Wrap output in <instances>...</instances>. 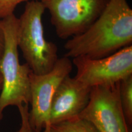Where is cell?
I'll return each instance as SVG.
<instances>
[{
    "instance_id": "cell-14",
    "label": "cell",
    "mask_w": 132,
    "mask_h": 132,
    "mask_svg": "<svg viewBox=\"0 0 132 132\" xmlns=\"http://www.w3.org/2000/svg\"><path fill=\"white\" fill-rule=\"evenodd\" d=\"M2 84H3L2 76H1V73H0V90H1V88H2Z\"/></svg>"
},
{
    "instance_id": "cell-4",
    "label": "cell",
    "mask_w": 132,
    "mask_h": 132,
    "mask_svg": "<svg viewBox=\"0 0 132 132\" xmlns=\"http://www.w3.org/2000/svg\"><path fill=\"white\" fill-rule=\"evenodd\" d=\"M48 11L57 37L68 39L89 28L109 0H39Z\"/></svg>"
},
{
    "instance_id": "cell-9",
    "label": "cell",
    "mask_w": 132,
    "mask_h": 132,
    "mask_svg": "<svg viewBox=\"0 0 132 132\" xmlns=\"http://www.w3.org/2000/svg\"><path fill=\"white\" fill-rule=\"evenodd\" d=\"M43 132H98L89 121L77 116L51 124Z\"/></svg>"
},
{
    "instance_id": "cell-3",
    "label": "cell",
    "mask_w": 132,
    "mask_h": 132,
    "mask_svg": "<svg viewBox=\"0 0 132 132\" xmlns=\"http://www.w3.org/2000/svg\"><path fill=\"white\" fill-rule=\"evenodd\" d=\"M45 11L39 0L28 1L19 18V48L31 72L36 75L52 70L59 58L57 45L44 36L42 16Z\"/></svg>"
},
{
    "instance_id": "cell-2",
    "label": "cell",
    "mask_w": 132,
    "mask_h": 132,
    "mask_svg": "<svg viewBox=\"0 0 132 132\" xmlns=\"http://www.w3.org/2000/svg\"><path fill=\"white\" fill-rule=\"evenodd\" d=\"M4 36V52L0 60L3 84L0 94V121L5 109L29 104L30 74L27 64H21L18 46L19 18L12 14L1 20Z\"/></svg>"
},
{
    "instance_id": "cell-7",
    "label": "cell",
    "mask_w": 132,
    "mask_h": 132,
    "mask_svg": "<svg viewBox=\"0 0 132 132\" xmlns=\"http://www.w3.org/2000/svg\"><path fill=\"white\" fill-rule=\"evenodd\" d=\"M98 132H130L119 97V82L92 87L87 105L78 116Z\"/></svg>"
},
{
    "instance_id": "cell-6",
    "label": "cell",
    "mask_w": 132,
    "mask_h": 132,
    "mask_svg": "<svg viewBox=\"0 0 132 132\" xmlns=\"http://www.w3.org/2000/svg\"><path fill=\"white\" fill-rule=\"evenodd\" d=\"M75 78L92 88L118 83L132 75V45L98 59L76 57Z\"/></svg>"
},
{
    "instance_id": "cell-10",
    "label": "cell",
    "mask_w": 132,
    "mask_h": 132,
    "mask_svg": "<svg viewBox=\"0 0 132 132\" xmlns=\"http://www.w3.org/2000/svg\"><path fill=\"white\" fill-rule=\"evenodd\" d=\"M119 97L122 108L129 127L132 125V75L119 82Z\"/></svg>"
},
{
    "instance_id": "cell-1",
    "label": "cell",
    "mask_w": 132,
    "mask_h": 132,
    "mask_svg": "<svg viewBox=\"0 0 132 132\" xmlns=\"http://www.w3.org/2000/svg\"><path fill=\"white\" fill-rule=\"evenodd\" d=\"M131 44L132 9L127 0H109L88 29L66 42L64 56L98 59Z\"/></svg>"
},
{
    "instance_id": "cell-11",
    "label": "cell",
    "mask_w": 132,
    "mask_h": 132,
    "mask_svg": "<svg viewBox=\"0 0 132 132\" xmlns=\"http://www.w3.org/2000/svg\"><path fill=\"white\" fill-rule=\"evenodd\" d=\"M21 119V123L16 132H35L31 127L29 120V105L25 104L18 106Z\"/></svg>"
},
{
    "instance_id": "cell-8",
    "label": "cell",
    "mask_w": 132,
    "mask_h": 132,
    "mask_svg": "<svg viewBox=\"0 0 132 132\" xmlns=\"http://www.w3.org/2000/svg\"><path fill=\"white\" fill-rule=\"evenodd\" d=\"M91 89L75 77H65L54 95L50 125L78 116L88 103Z\"/></svg>"
},
{
    "instance_id": "cell-5",
    "label": "cell",
    "mask_w": 132,
    "mask_h": 132,
    "mask_svg": "<svg viewBox=\"0 0 132 132\" xmlns=\"http://www.w3.org/2000/svg\"><path fill=\"white\" fill-rule=\"evenodd\" d=\"M73 63L69 57L58 58L51 70L42 75L30 74L29 120L35 132H42L50 126V113L54 94L63 79L70 75Z\"/></svg>"
},
{
    "instance_id": "cell-13",
    "label": "cell",
    "mask_w": 132,
    "mask_h": 132,
    "mask_svg": "<svg viewBox=\"0 0 132 132\" xmlns=\"http://www.w3.org/2000/svg\"><path fill=\"white\" fill-rule=\"evenodd\" d=\"M4 48V36L1 20H0V60L2 57Z\"/></svg>"
},
{
    "instance_id": "cell-12",
    "label": "cell",
    "mask_w": 132,
    "mask_h": 132,
    "mask_svg": "<svg viewBox=\"0 0 132 132\" xmlns=\"http://www.w3.org/2000/svg\"><path fill=\"white\" fill-rule=\"evenodd\" d=\"M28 0H0V20L14 14V11L20 3Z\"/></svg>"
}]
</instances>
